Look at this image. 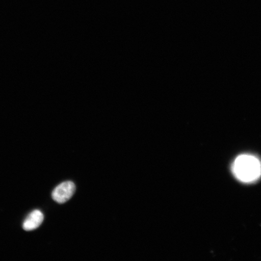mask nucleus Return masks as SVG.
Listing matches in <instances>:
<instances>
[{"label": "nucleus", "instance_id": "f03ea898", "mask_svg": "<svg viewBox=\"0 0 261 261\" xmlns=\"http://www.w3.org/2000/svg\"><path fill=\"white\" fill-rule=\"evenodd\" d=\"M76 187L72 181H65L58 185L52 192V198L58 203L63 204L73 197Z\"/></svg>", "mask_w": 261, "mask_h": 261}, {"label": "nucleus", "instance_id": "7ed1b4c3", "mask_svg": "<svg viewBox=\"0 0 261 261\" xmlns=\"http://www.w3.org/2000/svg\"><path fill=\"white\" fill-rule=\"evenodd\" d=\"M44 221V215L40 211L35 210L29 215L24 222L22 227L25 231H32L41 226Z\"/></svg>", "mask_w": 261, "mask_h": 261}, {"label": "nucleus", "instance_id": "f257e3e1", "mask_svg": "<svg viewBox=\"0 0 261 261\" xmlns=\"http://www.w3.org/2000/svg\"><path fill=\"white\" fill-rule=\"evenodd\" d=\"M233 174L244 182H252L261 175V163L256 156L244 154L238 156L232 166Z\"/></svg>", "mask_w": 261, "mask_h": 261}]
</instances>
